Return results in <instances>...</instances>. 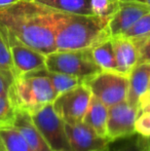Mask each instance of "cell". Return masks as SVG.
<instances>
[{"label":"cell","mask_w":150,"mask_h":151,"mask_svg":"<svg viewBox=\"0 0 150 151\" xmlns=\"http://www.w3.org/2000/svg\"><path fill=\"white\" fill-rule=\"evenodd\" d=\"M52 8L35 0L0 7V34L8 44H24L46 56L56 52Z\"/></svg>","instance_id":"1"},{"label":"cell","mask_w":150,"mask_h":151,"mask_svg":"<svg viewBox=\"0 0 150 151\" xmlns=\"http://www.w3.org/2000/svg\"><path fill=\"white\" fill-rule=\"evenodd\" d=\"M56 50L92 48L111 38L109 21L94 14H75L52 10Z\"/></svg>","instance_id":"2"},{"label":"cell","mask_w":150,"mask_h":151,"mask_svg":"<svg viewBox=\"0 0 150 151\" xmlns=\"http://www.w3.org/2000/svg\"><path fill=\"white\" fill-rule=\"evenodd\" d=\"M9 95L17 108L26 110L30 114L52 104L57 98L50 80L39 70L14 78Z\"/></svg>","instance_id":"3"},{"label":"cell","mask_w":150,"mask_h":151,"mask_svg":"<svg viewBox=\"0 0 150 151\" xmlns=\"http://www.w3.org/2000/svg\"><path fill=\"white\" fill-rule=\"evenodd\" d=\"M45 66L50 71L75 76L83 83L102 71L94 61L92 48L56 50L46 55Z\"/></svg>","instance_id":"4"},{"label":"cell","mask_w":150,"mask_h":151,"mask_svg":"<svg viewBox=\"0 0 150 151\" xmlns=\"http://www.w3.org/2000/svg\"><path fill=\"white\" fill-rule=\"evenodd\" d=\"M84 83L88 86L92 95L107 107L126 101L130 84L128 75L116 71H101Z\"/></svg>","instance_id":"5"},{"label":"cell","mask_w":150,"mask_h":151,"mask_svg":"<svg viewBox=\"0 0 150 151\" xmlns=\"http://www.w3.org/2000/svg\"><path fill=\"white\" fill-rule=\"evenodd\" d=\"M32 115L37 129L54 151H72L65 129V121L58 115L52 104Z\"/></svg>","instance_id":"6"},{"label":"cell","mask_w":150,"mask_h":151,"mask_svg":"<svg viewBox=\"0 0 150 151\" xmlns=\"http://www.w3.org/2000/svg\"><path fill=\"white\" fill-rule=\"evenodd\" d=\"M92 91L85 83L59 95L52 102L55 111L66 123L83 121L92 99Z\"/></svg>","instance_id":"7"},{"label":"cell","mask_w":150,"mask_h":151,"mask_svg":"<svg viewBox=\"0 0 150 151\" xmlns=\"http://www.w3.org/2000/svg\"><path fill=\"white\" fill-rule=\"evenodd\" d=\"M140 113L138 107L130 105L126 101L108 107L107 138L111 143L124 140L136 134L135 123Z\"/></svg>","instance_id":"8"},{"label":"cell","mask_w":150,"mask_h":151,"mask_svg":"<svg viewBox=\"0 0 150 151\" xmlns=\"http://www.w3.org/2000/svg\"><path fill=\"white\" fill-rule=\"evenodd\" d=\"M68 141L72 151H108L111 142L97 134L83 121L76 123L65 122Z\"/></svg>","instance_id":"9"},{"label":"cell","mask_w":150,"mask_h":151,"mask_svg":"<svg viewBox=\"0 0 150 151\" xmlns=\"http://www.w3.org/2000/svg\"><path fill=\"white\" fill-rule=\"evenodd\" d=\"M149 12V6L135 0H119V8L109 21L111 37L124 35L126 31Z\"/></svg>","instance_id":"10"},{"label":"cell","mask_w":150,"mask_h":151,"mask_svg":"<svg viewBox=\"0 0 150 151\" xmlns=\"http://www.w3.org/2000/svg\"><path fill=\"white\" fill-rule=\"evenodd\" d=\"M9 47L14 67V78L46 68V56L42 52L19 43L12 44Z\"/></svg>","instance_id":"11"},{"label":"cell","mask_w":150,"mask_h":151,"mask_svg":"<svg viewBox=\"0 0 150 151\" xmlns=\"http://www.w3.org/2000/svg\"><path fill=\"white\" fill-rule=\"evenodd\" d=\"M26 139L34 151H54L45 141L32 119V115L24 109H17L14 125Z\"/></svg>","instance_id":"12"},{"label":"cell","mask_w":150,"mask_h":151,"mask_svg":"<svg viewBox=\"0 0 150 151\" xmlns=\"http://www.w3.org/2000/svg\"><path fill=\"white\" fill-rule=\"evenodd\" d=\"M117 72L130 75L139 61V50L131 38L124 36L112 37Z\"/></svg>","instance_id":"13"},{"label":"cell","mask_w":150,"mask_h":151,"mask_svg":"<svg viewBox=\"0 0 150 151\" xmlns=\"http://www.w3.org/2000/svg\"><path fill=\"white\" fill-rule=\"evenodd\" d=\"M130 84L126 102L139 108L140 99L148 91L150 86V63H139L128 75Z\"/></svg>","instance_id":"14"},{"label":"cell","mask_w":150,"mask_h":151,"mask_svg":"<svg viewBox=\"0 0 150 151\" xmlns=\"http://www.w3.org/2000/svg\"><path fill=\"white\" fill-rule=\"evenodd\" d=\"M107 120L108 107L103 104L98 98L92 96L88 109L83 118V122L90 125L97 134L107 138Z\"/></svg>","instance_id":"15"},{"label":"cell","mask_w":150,"mask_h":151,"mask_svg":"<svg viewBox=\"0 0 150 151\" xmlns=\"http://www.w3.org/2000/svg\"><path fill=\"white\" fill-rule=\"evenodd\" d=\"M92 55L94 61L102 71L117 72L112 37L92 47Z\"/></svg>","instance_id":"16"},{"label":"cell","mask_w":150,"mask_h":151,"mask_svg":"<svg viewBox=\"0 0 150 151\" xmlns=\"http://www.w3.org/2000/svg\"><path fill=\"white\" fill-rule=\"evenodd\" d=\"M52 9L75 14H93L90 0H35Z\"/></svg>","instance_id":"17"},{"label":"cell","mask_w":150,"mask_h":151,"mask_svg":"<svg viewBox=\"0 0 150 151\" xmlns=\"http://www.w3.org/2000/svg\"><path fill=\"white\" fill-rule=\"evenodd\" d=\"M0 143L4 151H34L14 127L0 129Z\"/></svg>","instance_id":"18"},{"label":"cell","mask_w":150,"mask_h":151,"mask_svg":"<svg viewBox=\"0 0 150 151\" xmlns=\"http://www.w3.org/2000/svg\"><path fill=\"white\" fill-rule=\"evenodd\" d=\"M39 72L43 75L47 76L48 79L52 82V86L55 90L57 97L61 93H65L67 91H70L72 88H76L79 84L83 83L79 78L75 77L72 75H68V74L64 73H59V72H52L47 70L46 68L40 69Z\"/></svg>","instance_id":"19"},{"label":"cell","mask_w":150,"mask_h":151,"mask_svg":"<svg viewBox=\"0 0 150 151\" xmlns=\"http://www.w3.org/2000/svg\"><path fill=\"white\" fill-rule=\"evenodd\" d=\"M17 109L9 91L0 96V129L14 125Z\"/></svg>","instance_id":"20"},{"label":"cell","mask_w":150,"mask_h":151,"mask_svg":"<svg viewBox=\"0 0 150 151\" xmlns=\"http://www.w3.org/2000/svg\"><path fill=\"white\" fill-rule=\"evenodd\" d=\"M93 14L110 21L119 8V0H90Z\"/></svg>","instance_id":"21"},{"label":"cell","mask_w":150,"mask_h":151,"mask_svg":"<svg viewBox=\"0 0 150 151\" xmlns=\"http://www.w3.org/2000/svg\"><path fill=\"white\" fill-rule=\"evenodd\" d=\"M150 35V12L144 14L130 30L124 33V37L131 39H143Z\"/></svg>","instance_id":"22"},{"label":"cell","mask_w":150,"mask_h":151,"mask_svg":"<svg viewBox=\"0 0 150 151\" xmlns=\"http://www.w3.org/2000/svg\"><path fill=\"white\" fill-rule=\"evenodd\" d=\"M0 70L10 72L14 75V67L10 47L3 39L1 34H0Z\"/></svg>","instance_id":"23"},{"label":"cell","mask_w":150,"mask_h":151,"mask_svg":"<svg viewBox=\"0 0 150 151\" xmlns=\"http://www.w3.org/2000/svg\"><path fill=\"white\" fill-rule=\"evenodd\" d=\"M136 134L142 137H150V109L139 113L135 123Z\"/></svg>","instance_id":"24"},{"label":"cell","mask_w":150,"mask_h":151,"mask_svg":"<svg viewBox=\"0 0 150 151\" xmlns=\"http://www.w3.org/2000/svg\"><path fill=\"white\" fill-rule=\"evenodd\" d=\"M139 50V63H150V35L143 39H132Z\"/></svg>","instance_id":"25"},{"label":"cell","mask_w":150,"mask_h":151,"mask_svg":"<svg viewBox=\"0 0 150 151\" xmlns=\"http://www.w3.org/2000/svg\"><path fill=\"white\" fill-rule=\"evenodd\" d=\"M108 151H143L139 142V138L130 137L126 138L123 142L115 145L113 147H109Z\"/></svg>","instance_id":"26"},{"label":"cell","mask_w":150,"mask_h":151,"mask_svg":"<svg viewBox=\"0 0 150 151\" xmlns=\"http://www.w3.org/2000/svg\"><path fill=\"white\" fill-rule=\"evenodd\" d=\"M14 81V75L10 72L0 70V96L8 93Z\"/></svg>","instance_id":"27"},{"label":"cell","mask_w":150,"mask_h":151,"mask_svg":"<svg viewBox=\"0 0 150 151\" xmlns=\"http://www.w3.org/2000/svg\"><path fill=\"white\" fill-rule=\"evenodd\" d=\"M139 109H140V112L144 111V110L150 109V90H148V91L140 99V102H139Z\"/></svg>","instance_id":"28"},{"label":"cell","mask_w":150,"mask_h":151,"mask_svg":"<svg viewBox=\"0 0 150 151\" xmlns=\"http://www.w3.org/2000/svg\"><path fill=\"white\" fill-rule=\"evenodd\" d=\"M138 138L143 151H150V137H142L139 135Z\"/></svg>","instance_id":"29"},{"label":"cell","mask_w":150,"mask_h":151,"mask_svg":"<svg viewBox=\"0 0 150 151\" xmlns=\"http://www.w3.org/2000/svg\"><path fill=\"white\" fill-rule=\"evenodd\" d=\"M19 1V0H0V7L2 6H6V5H9V4H12L14 2Z\"/></svg>","instance_id":"30"},{"label":"cell","mask_w":150,"mask_h":151,"mask_svg":"<svg viewBox=\"0 0 150 151\" xmlns=\"http://www.w3.org/2000/svg\"><path fill=\"white\" fill-rule=\"evenodd\" d=\"M135 1L140 2V3H143V4H145V5H147V6H149V7H150V0H135Z\"/></svg>","instance_id":"31"},{"label":"cell","mask_w":150,"mask_h":151,"mask_svg":"<svg viewBox=\"0 0 150 151\" xmlns=\"http://www.w3.org/2000/svg\"><path fill=\"white\" fill-rule=\"evenodd\" d=\"M0 151H4L3 147H2V145H1V143H0Z\"/></svg>","instance_id":"32"},{"label":"cell","mask_w":150,"mask_h":151,"mask_svg":"<svg viewBox=\"0 0 150 151\" xmlns=\"http://www.w3.org/2000/svg\"><path fill=\"white\" fill-rule=\"evenodd\" d=\"M149 90H150V86H149Z\"/></svg>","instance_id":"33"}]
</instances>
